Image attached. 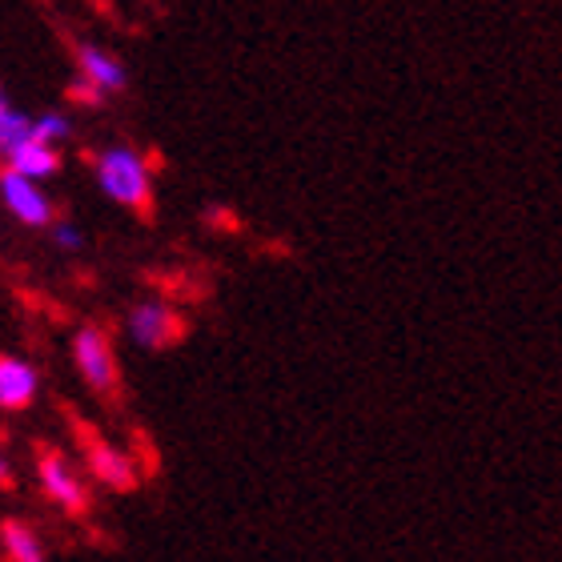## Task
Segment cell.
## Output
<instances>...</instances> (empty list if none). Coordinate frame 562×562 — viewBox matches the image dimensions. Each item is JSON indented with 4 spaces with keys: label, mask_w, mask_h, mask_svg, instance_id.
Instances as JSON below:
<instances>
[{
    "label": "cell",
    "mask_w": 562,
    "mask_h": 562,
    "mask_svg": "<svg viewBox=\"0 0 562 562\" xmlns=\"http://www.w3.org/2000/svg\"><path fill=\"white\" fill-rule=\"evenodd\" d=\"M0 542H4L9 562H45V551H41V539L33 535V527H24L16 518H9L0 527Z\"/></svg>",
    "instance_id": "cell-11"
},
{
    "label": "cell",
    "mask_w": 562,
    "mask_h": 562,
    "mask_svg": "<svg viewBox=\"0 0 562 562\" xmlns=\"http://www.w3.org/2000/svg\"><path fill=\"white\" fill-rule=\"evenodd\" d=\"M72 362L93 394L117 390V353H113V341L101 326H81L72 334Z\"/></svg>",
    "instance_id": "cell-4"
},
{
    "label": "cell",
    "mask_w": 562,
    "mask_h": 562,
    "mask_svg": "<svg viewBox=\"0 0 562 562\" xmlns=\"http://www.w3.org/2000/svg\"><path fill=\"white\" fill-rule=\"evenodd\" d=\"M85 462H89V474L109 491H133L137 486V462L117 446L101 442V438L85 446Z\"/></svg>",
    "instance_id": "cell-6"
},
{
    "label": "cell",
    "mask_w": 562,
    "mask_h": 562,
    "mask_svg": "<svg viewBox=\"0 0 562 562\" xmlns=\"http://www.w3.org/2000/svg\"><path fill=\"white\" fill-rule=\"evenodd\" d=\"M0 201H4V210L21 225H29V229H48V225L57 222V205L48 198L45 181H36V177H29V173H16L9 165H0Z\"/></svg>",
    "instance_id": "cell-3"
},
{
    "label": "cell",
    "mask_w": 562,
    "mask_h": 562,
    "mask_svg": "<svg viewBox=\"0 0 562 562\" xmlns=\"http://www.w3.org/2000/svg\"><path fill=\"white\" fill-rule=\"evenodd\" d=\"M41 491L60 506V510H69V515H81L85 510V482L77 479V470L65 462L60 454H45L41 458Z\"/></svg>",
    "instance_id": "cell-8"
},
{
    "label": "cell",
    "mask_w": 562,
    "mask_h": 562,
    "mask_svg": "<svg viewBox=\"0 0 562 562\" xmlns=\"http://www.w3.org/2000/svg\"><path fill=\"white\" fill-rule=\"evenodd\" d=\"M41 390V374L33 362H24L16 353H0V411H29Z\"/></svg>",
    "instance_id": "cell-7"
},
{
    "label": "cell",
    "mask_w": 562,
    "mask_h": 562,
    "mask_svg": "<svg viewBox=\"0 0 562 562\" xmlns=\"http://www.w3.org/2000/svg\"><path fill=\"white\" fill-rule=\"evenodd\" d=\"M48 237H53V246L65 249V254H81V249H85L81 225L69 222V217H57V222L48 225Z\"/></svg>",
    "instance_id": "cell-13"
},
{
    "label": "cell",
    "mask_w": 562,
    "mask_h": 562,
    "mask_svg": "<svg viewBox=\"0 0 562 562\" xmlns=\"http://www.w3.org/2000/svg\"><path fill=\"white\" fill-rule=\"evenodd\" d=\"M125 329H130L133 346H140V350H165V346H173L181 338V317L161 297H145V302H137L130 310Z\"/></svg>",
    "instance_id": "cell-5"
},
{
    "label": "cell",
    "mask_w": 562,
    "mask_h": 562,
    "mask_svg": "<svg viewBox=\"0 0 562 562\" xmlns=\"http://www.w3.org/2000/svg\"><path fill=\"white\" fill-rule=\"evenodd\" d=\"M0 165H9L16 173L36 177V181H48V177L60 173V145H48V140H41L33 133V137L24 140V145H16Z\"/></svg>",
    "instance_id": "cell-9"
},
{
    "label": "cell",
    "mask_w": 562,
    "mask_h": 562,
    "mask_svg": "<svg viewBox=\"0 0 562 562\" xmlns=\"http://www.w3.org/2000/svg\"><path fill=\"white\" fill-rule=\"evenodd\" d=\"M33 133L48 145H65L72 137V117L65 109H45V113H33Z\"/></svg>",
    "instance_id": "cell-12"
},
{
    "label": "cell",
    "mask_w": 562,
    "mask_h": 562,
    "mask_svg": "<svg viewBox=\"0 0 562 562\" xmlns=\"http://www.w3.org/2000/svg\"><path fill=\"white\" fill-rule=\"evenodd\" d=\"M97 177V189L121 210L145 213L153 201V161L137 145H101L89 157Z\"/></svg>",
    "instance_id": "cell-1"
},
{
    "label": "cell",
    "mask_w": 562,
    "mask_h": 562,
    "mask_svg": "<svg viewBox=\"0 0 562 562\" xmlns=\"http://www.w3.org/2000/svg\"><path fill=\"white\" fill-rule=\"evenodd\" d=\"M0 482H9V462H4V454H0Z\"/></svg>",
    "instance_id": "cell-14"
},
{
    "label": "cell",
    "mask_w": 562,
    "mask_h": 562,
    "mask_svg": "<svg viewBox=\"0 0 562 562\" xmlns=\"http://www.w3.org/2000/svg\"><path fill=\"white\" fill-rule=\"evenodd\" d=\"M130 89V69L125 60L113 57L105 45H93V41H81L77 45V72H72L69 97L77 105H105L109 97H117Z\"/></svg>",
    "instance_id": "cell-2"
},
{
    "label": "cell",
    "mask_w": 562,
    "mask_h": 562,
    "mask_svg": "<svg viewBox=\"0 0 562 562\" xmlns=\"http://www.w3.org/2000/svg\"><path fill=\"white\" fill-rule=\"evenodd\" d=\"M29 137H33V117L21 113V109L12 105V97L0 89V161Z\"/></svg>",
    "instance_id": "cell-10"
}]
</instances>
